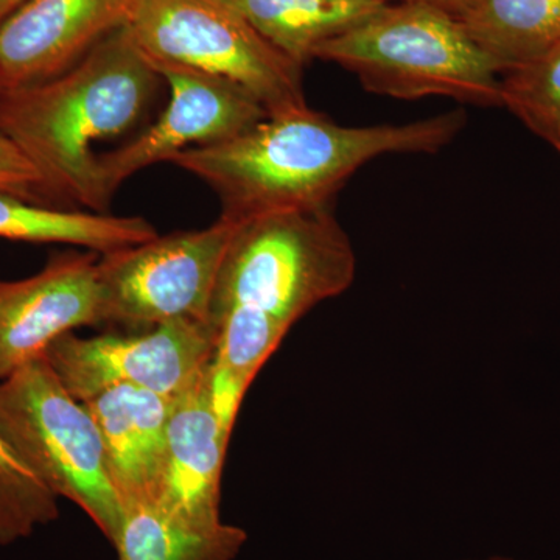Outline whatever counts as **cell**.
Returning <instances> with one entry per match:
<instances>
[{
	"label": "cell",
	"mask_w": 560,
	"mask_h": 560,
	"mask_svg": "<svg viewBox=\"0 0 560 560\" xmlns=\"http://www.w3.org/2000/svg\"><path fill=\"white\" fill-rule=\"evenodd\" d=\"M466 125L463 110L401 125L345 127L311 108L265 117L215 145L171 161L215 191L221 215L248 221L271 213L330 208L368 162L385 154L436 153Z\"/></svg>",
	"instance_id": "1"
},
{
	"label": "cell",
	"mask_w": 560,
	"mask_h": 560,
	"mask_svg": "<svg viewBox=\"0 0 560 560\" xmlns=\"http://www.w3.org/2000/svg\"><path fill=\"white\" fill-rule=\"evenodd\" d=\"M161 81L127 25L68 72L0 92V132L31 158L54 201L98 212L95 145L136 128Z\"/></svg>",
	"instance_id": "2"
},
{
	"label": "cell",
	"mask_w": 560,
	"mask_h": 560,
	"mask_svg": "<svg viewBox=\"0 0 560 560\" xmlns=\"http://www.w3.org/2000/svg\"><path fill=\"white\" fill-rule=\"evenodd\" d=\"M0 442L43 525L58 517L62 497L79 504L114 547L124 506L106 470L101 434L44 353L0 382Z\"/></svg>",
	"instance_id": "3"
},
{
	"label": "cell",
	"mask_w": 560,
	"mask_h": 560,
	"mask_svg": "<svg viewBox=\"0 0 560 560\" xmlns=\"http://www.w3.org/2000/svg\"><path fill=\"white\" fill-rule=\"evenodd\" d=\"M315 60L353 73L364 90L419 101L448 97L501 106V70L455 18L431 0L386 3L316 50Z\"/></svg>",
	"instance_id": "4"
},
{
	"label": "cell",
	"mask_w": 560,
	"mask_h": 560,
	"mask_svg": "<svg viewBox=\"0 0 560 560\" xmlns=\"http://www.w3.org/2000/svg\"><path fill=\"white\" fill-rule=\"evenodd\" d=\"M355 271L352 243L330 208L242 221L221 264L209 324L217 330L228 312L243 307L291 329L345 293Z\"/></svg>",
	"instance_id": "5"
},
{
	"label": "cell",
	"mask_w": 560,
	"mask_h": 560,
	"mask_svg": "<svg viewBox=\"0 0 560 560\" xmlns=\"http://www.w3.org/2000/svg\"><path fill=\"white\" fill-rule=\"evenodd\" d=\"M132 38L151 65L219 77L272 114L307 108L302 69L219 0H140Z\"/></svg>",
	"instance_id": "6"
},
{
	"label": "cell",
	"mask_w": 560,
	"mask_h": 560,
	"mask_svg": "<svg viewBox=\"0 0 560 560\" xmlns=\"http://www.w3.org/2000/svg\"><path fill=\"white\" fill-rule=\"evenodd\" d=\"M241 224L220 217L205 230L156 235L102 254L97 264L101 324L132 330L179 319L209 324L221 264Z\"/></svg>",
	"instance_id": "7"
},
{
	"label": "cell",
	"mask_w": 560,
	"mask_h": 560,
	"mask_svg": "<svg viewBox=\"0 0 560 560\" xmlns=\"http://www.w3.org/2000/svg\"><path fill=\"white\" fill-rule=\"evenodd\" d=\"M217 335L210 324L191 319L131 335L80 338L69 331L51 342L44 357L81 404L120 385L173 399L208 370Z\"/></svg>",
	"instance_id": "8"
},
{
	"label": "cell",
	"mask_w": 560,
	"mask_h": 560,
	"mask_svg": "<svg viewBox=\"0 0 560 560\" xmlns=\"http://www.w3.org/2000/svg\"><path fill=\"white\" fill-rule=\"evenodd\" d=\"M171 90L160 119L120 149L103 151L95 172L98 212L136 173L195 147L215 145L268 117L249 92L219 77L171 65H153Z\"/></svg>",
	"instance_id": "9"
},
{
	"label": "cell",
	"mask_w": 560,
	"mask_h": 560,
	"mask_svg": "<svg viewBox=\"0 0 560 560\" xmlns=\"http://www.w3.org/2000/svg\"><path fill=\"white\" fill-rule=\"evenodd\" d=\"M97 264L92 250H66L31 278L0 279V382L62 335L101 324Z\"/></svg>",
	"instance_id": "10"
},
{
	"label": "cell",
	"mask_w": 560,
	"mask_h": 560,
	"mask_svg": "<svg viewBox=\"0 0 560 560\" xmlns=\"http://www.w3.org/2000/svg\"><path fill=\"white\" fill-rule=\"evenodd\" d=\"M140 0H31L0 25L3 90L43 83L79 65L130 24Z\"/></svg>",
	"instance_id": "11"
},
{
	"label": "cell",
	"mask_w": 560,
	"mask_h": 560,
	"mask_svg": "<svg viewBox=\"0 0 560 560\" xmlns=\"http://www.w3.org/2000/svg\"><path fill=\"white\" fill-rule=\"evenodd\" d=\"M230 438L210 399L206 370L190 388L173 397L164 459L150 504L189 525H220L221 475Z\"/></svg>",
	"instance_id": "12"
},
{
	"label": "cell",
	"mask_w": 560,
	"mask_h": 560,
	"mask_svg": "<svg viewBox=\"0 0 560 560\" xmlns=\"http://www.w3.org/2000/svg\"><path fill=\"white\" fill-rule=\"evenodd\" d=\"M172 400L120 385L84 401L101 434L106 470L124 508L153 499Z\"/></svg>",
	"instance_id": "13"
},
{
	"label": "cell",
	"mask_w": 560,
	"mask_h": 560,
	"mask_svg": "<svg viewBox=\"0 0 560 560\" xmlns=\"http://www.w3.org/2000/svg\"><path fill=\"white\" fill-rule=\"evenodd\" d=\"M501 73L560 43V0H440Z\"/></svg>",
	"instance_id": "14"
},
{
	"label": "cell",
	"mask_w": 560,
	"mask_h": 560,
	"mask_svg": "<svg viewBox=\"0 0 560 560\" xmlns=\"http://www.w3.org/2000/svg\"><path fill=\"white\" fill-rule=\"evenodd\" d=\"M142 217L68 210L36 205L0 191V238L28 243H61L108 254L156 237Z\"/></svg>",
	"instance_id": "15"
},
{
	"label": "cell",
	"mask_w": 560,
	"mask_h": 560,
	"mask_svg": "<svg viewBox=\"0 0 560 560\" xmlns=\"http://www.w3.org/2000/svg\"><path fill=\"white\" fill-rule=\"evenodd\" d=\"M304 68L324 43L385 7L378 0H219Z\"/></svg>",
	"instance_id": "16"
},
{
	"label": "cell",
	"mask_w": 560,
	"mask_h": 560,
	"mask_svg": "<svg viewBox=\"0 0 560 560\" xmlns=\"http://www.w3.org/2000/svg\"><path fill=\"white\" fill-rule=\"evenodd\" d=\"M290 329L249 308L235 307L217 326L208 368L210 399L221 425L232 433L246 390Z\"/></svg>",
	"instance_id": "17"
},
{
	"label": "cell",
	"mask_w": 560,
	"mask_h": 560,
	"mask_svg": "<svg viewBox=\"0 0 560 560\" xmlns=\"http://www.w3.org/2000/svg\"><path fill=\"white\" fill-rule=\"evenodd\" d=\"M248 540L238 526H195L150 503L124 508L114 548L120 560H234Z\"/></svg>",
	"instance_id": "18"
},
{
	"label": "cell",
	"mask_w": 560,
	"mask_h": 560,
	"mask_svg": "<svg viewBox=\"0 0 560 560\" xmlns=\"http://www.w3.org/2000/svg\"><path fill=\"white\" fill-rule=\"evenodd\" d=\"M501 106L548 140L560 121V43L522 68L501 75Z\"/></svg>",
	"instance_id": "19"
},
{
	"label": "cell",
	"mask_w": 560,
	"mask_h": 560,
	"mask_svg": "<svg viewBox=\"0 0 560 560\" xmlns=\"http://www.w3.org/2000/svg\"><path fill=\"white\" fill-rule=\"evenodd\" d=\"M40 525L20 470L0 442V545L31 536Z\"/></svg>",
	"instance_id": "20"
},
{
	"label": "cell",
	"mask_w": 560,
	"mask_h": 560,
	"mask_svg": "<svg viewBox=\"0 0 560 560\" xmlns=\"http://www.w3.org/2000/svg\"><path fill=\"white\" fill-rule=\"evenodd\" d=\"M0 191L36 202V205L50 206V202H54L38 167L13 140L2 132H0Z\"/></svg>",
	"instance_id": "21"
},
{
	"label": "cell",
	"mask_w": 560,
	"mask_h": 560,
	"mask_svg": "<svg viewBox=\"0 0 560 560\" xmlns=\"http://www.w3.org/2000/svg\"><path fill=\"white\" fill-rule=\"evenodd\" d=\"M31 0H0V25Z\"/></svg>",
	"instance_id": "22"
},
{
	"label": "cell",
	"mask_w": 560,
	"mask_h": 560,
	"mask_svg": "<svg viewBox=\"0 0 560 560\" xmlns=\"http://www.w3.org/2000/svg\"><path fill=\"white\" fill-rule=\"evenodd\" d=\"M548 143L555 149L556 151H559L560 153V121L558 127L555 128V131H552V135L550 136V139L547 140Z\"/></svg>",
	"instance_id": "23"
},
{
	"label": "cell",
	"mask_w": 560,
	"mask_h": 560,
	"mask_svg": "<svg viewBox=\"0 0 560 560\" xmlns=\"http://www.w3.org/2000/svg\"><path fill=\"white\" fill-rule=\"evenodd\" d=\"M378 2L396 3V2H411V0H378ZM431 2H440V0H431Z\"/></svg>",
	"instance_id": "24"
},
{
	"label": "cell",
	"mask_w": 560,
	"mask_h": 560,
	"mask_svg": "<svg viewBox=\"0 0 560 560\" xmlns=\"http://www.w3.org/2000/svg\"><path fill=\"white\" fill-rule=\"evenodd\" d=\"M470 560H515V559H508V558H489V559H470Z\"/></svg>",
	"instance_id": "25"
},
{
	"label": "cell",
	"mask_w": 560,
	"mask_h": 560,
	"mask_svg": "<svg viewBox=\"0 0 560 560\" xmlns=\"http://www.w3.org/2000/svg\"><path fill=\"white\" fill-rule=\"evenodd\" d=\"M2 91H3V86H2V84H0V92H2Z\"/></svg>",
	"instance_id": "26"
}]
</instances>
